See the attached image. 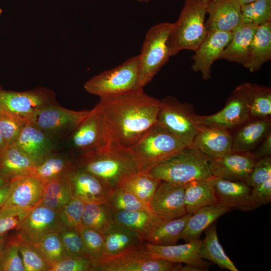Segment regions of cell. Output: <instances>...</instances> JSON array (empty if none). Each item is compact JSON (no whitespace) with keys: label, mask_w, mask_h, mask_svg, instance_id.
I'll return each mask as SVG.
<instances>
[{"label":"cell","mask_w":271,"mask_h":271,"mask_svg":"<svg viewBox=\"0 0 271 271\" xmlns=\"http://www.w3.org/2000/svg\"><path fill=\"white\" fill-rule=\"evenodd\" d=\"M97 104L105 143L131 148L157 122L160 101L143 89L101 97Z\"/></svg>","instance_id":"cell-1"},{"label":"cell","mask_w":271,"mask_h":271,"mask_svg":"<svg viewBox=\"0 0 271 271\" xmlns=\"http://www.w3.org/2000/svg\"><path fill=\"white\" fill-rule=\"evenodd\" d=\"M75 163L77 167L97 177L112 191L140 171L130 148L114 142L80 153Z\"/></svg>","instance_id":"cell-2"},{"label":"cell","mask_w":271,"mask_h":271,"mask_svg":"<svg viewBox=\"0 0 271 271\" xmlns=\"http://www.w3.org/2000/svg\"><path fill=\"white\" fill-rule=\"evenodd\" d=\"M207 4L203 0H185L178 20L172 23L168 38L170 56L187 50L195 51L205 39Z\"/></svg>","instance_id":"cell-3"},{"label":"cell","mask_w":271,"mask_h":271,"mask_svg":"<svg viewBox=\"0 0 271 271\" xmlns=\"http://www.w3.org/2000/svg\"><path fill=\"white\" fill-rule=\"evenodd\" d=\"M210 159L197 149L186 147L180 153L150 170L155 178L176 185L185 186L195 180L212 176Z\"/></svg>","instance_id":"cell-4"},{"label":"cell","mask_w":271,"mask_h":271,"mask_svg":"<svg viewBox=\"0 0 271 271\" xmlns=\"http://www.w3.org/2000/svg\"><path fill=\"white\" fill-rule=\"evenodd\" d=\"M186 147L157 122L130 149L139 164L140 171L149 172Z\"/></svg>","instance_id":"cell-5"},{"label":"cell","mask_w":271,"mask_h":271,"mask_svg":"<svg viewBox=\"0 0 271 271\" xmlns=\"http://www.w3.org/2000/svg\"><path fill=\"white\" fill-rule=\"evenodd\" d=\"M84 88L100 98L144 89L140 83L139 55L92 77L86 82Z\"/></svg>","instance_id":"cell-6"},{"label":"cell","mask_w":271,"mask_h":271,"mask_svg":"<svg viewBox=\"0 0 271 271\" xmlns=\"http://www.w3.org/2000/svg\"><path fill=\"white\" fill-rule=\"evenodd\" d=\"M185 265L151 256L143 245L92 262L91 271H184Z\"/></svg>","instance_id":"cell-7"},{"label":"cell","mask_w":271,"mask_h":271,"mask_svg":"<svg viewBox=\"0 0 271 271\" xmlns=\"http://www.w3.org/2000/svg\"><path fill=\"white\" fill-rule=\"evenodd\" d=\"M172 23H160L151 27L143 42L140 59V80L144 88L169 61L171 57L168 38Z\"/></svg>","instance_id":"cell-8"},{"label":"cell","mask_w":271,"mask_h":271,"mask_svg":"<svg viewBox=\"0 0 271 271\" xmlns=\"http://www.w3.org/2000/svg\"><path fill=\"white\" fill-rule=\"evenodd\" d=\"M157 123L163 126L186 147H192L199 126L195 120L193 107L168 96L160 99Z\"/></svg>","instance_id":"cell-9"},{"label":"cell","mask_w":271,"mask_h":271,"mask_svg":"<svg viewBox=\"0 0 271 271\" xmlns=\"http://www.w3.org/2000/svg\"><path fill=\"white\" fill-rule=\"evenodd\" d=\"M58 103L54 92L38 87L25 91L5 90L0 88V112L30 122L42 109Z\"/></svg>","instance_id":"cell-10"},{"label":"cell","mask_w":271,"mask_h":271,"mask_svg":"<svg viewBox=\"0 0 271 271\" xmlns=\"http://www.w3.org/2000/svg\"><path fill=\"white\" fill-rule=\"evenodd\" d=\"M90 111L73 110L61 107L58 103L53 104L40 110L30 123L57 142L69 136Z\"/></svg>","instance_id":"cell-11"},{"label":"cell","mask_w":271,"mask_h":271,"mask_svg":"<svg viewBox=\"0 0 271 271\" xmlns=\"http://www.w3.org/2000/svg\"><path fill=\"white\" fill-rule=\"evenodd\" d=\"M62 227L59 210L39 204L30 210L14 234L20 242L34 244L48 234L59 232Z\"/></svg>","instance_id":"cell-12"},{"label":"cell","mask_w":271,"mask_h":271,"mask_svg":"<svg viewBox=\"0 0 271 271\" xmlns=\"http://www.w3.org/2000/svg\"><path fill=\"white\" fill-rule=\"evenodd\" d=\"M250 117L242 84L233 90L221 110L209 115L196 114L195 120L198 126L227 129L245 122Z\"/></svg>","instance_id":"cell-13"},{"label":"cell","mask_w":271,"mask_h":271,"mask_svg":"<svg viewBox=\"0 0 271 271\" xmlns=\"http://www.w3.org/2000/svg\"><path fill=\"white\" fill-rule=\"evenodd\" d=\"M184 191L185 186L161 181L149 205L151 212L166 220L185 215Z\"/></svg>","instance_id":"cell-14"},{"label":"cell","mask_w":271,"mask_h":271,"mask_svg":"<svg viewBox=\"0 0 271 271\" xmlns=\"http://www.w3.org/2000/svg\"><path fill=\"white\" fill-rule=\"evenodd\" d=\"M201 243V240L196 239L179 245H159L147 242H144V245L153 258L184 264L198 271L207 270L209 269L208 262L199 256Z\"/></svg>","instance_id":"cell-15"},{"label":"cell","mask_w":271,"mask_h":271,"mask_svg":"<svg viewBox=\"0 0 271 271\" xmlns=\"http://www.w3.org/2000/svg\"><path fill=\"white\" fill-rule=\"evenodd\" d=\"M231 37L232 32L207 31L204 40L194 51L195 53L192 57L194 62L192 70L200 72L204 80L209 79L212 64L220 58Z\"/></svg>","instance_id":"cell-16"},{"label":"cell","mask_w":271,"mask_h":271,"mask_svg":"<svg viewBox=\"0 0 271 271\" xmlns=\"http://www.w3.org/2000/svg\"><path fill=\"white\" fill-rule=\"evenodd\" d=\"M210 180L213 186L217 203L230 210L250 211L255 209L251 188L242 181H230L212 176Z\"/></svg>","instance_id":"cell-17"},{"label":"cell","mask_w":271,"mask_h":271,"mask_svg":"<svg viewBox=\"0 0 271 271\" xmlns=\"http://www.w3.org/2000/svg\"><path fill=\"white\" fill-rule=\"evenodd\" d=\"M256 160L250 152H233L210 159L212 176L223 179L245 182Z\"/></svg>","instance_id":"cell-18"},{"label":"cell","mask_w":271,"mask_h":271,"mask_svg":"<svg viewBox=\"0 0 271 271\" xmlns=\"http://www.w3.org/2000/svg\"><path fill=\"white\" fill-rule=\"evenodd\" d=\"M68 178L72 197L85 203L106 202L112 192L97 177L76 165Z\"/></svg>","instance_id":"cell-19"},{"label":"cell","mask_w":271,"mask_h":271,"mask_svg":"<svg viewBox=\"0 0 271 271\" xmlns=\"http://www.w3.org/2000/svg\"><path fill=\"white\" fill-rule=\"evenodd\" d=\"M69 137L71 146L80 153L106 144L103 135L101 113L97 104Z\"/></svg>","instance_id":"cell-20"},{"label":"cell","mask_w":271,"mask_h":271,"mask_svg":"<svg viewBox=\"0 0 271 271\" xmlns=\"http://www.w3.org/2000/svg\"><path fill=\"white\" fill-rule=\"evenodd\" d=\"M207 31L232 32L242 24L241 6L236 0H212L207 3Z\"/></svg>","instance_id":"cell-21"},{"label":"cell","mask_w":271,"mask_h":271,"mask_svg":"<svg viewBox=\"0 0 271 271\" xmlns=\"http://www.w3.org/2000/svg\"><path fill=\"white\" fill-rule=\"evenodd\" d=\"M37 165L48 155L56 152V142L33 124L28 122L14 144Z\"/></svg>","instance_id":"cell-22"},{"label":"cell","mask_w":271,"mask_h":271,"mask_svg":"<svg viewBox=\"0 0 271 271\" xmlns=\"http://www.w3.org/2000/svg\"><path fill=\"white\" fill-rule=\"evenodd\" d=\"M232 141L226 129L199 126L192 147L209 159H215L232 152Z\"/></svg>","instance_id":"cell-23"},{"label":"cell","mask_w":271,"mask_h":271,"mask_svg":"<svg viewBox=\"0 0 271 271\" xmlns=\"http://www.w3.org/2000/svg\"><path fill=\"white\" fill-rule=\"evenodd\" d=\"M44 186L43 182L32 175L16 178L11 182L10 194L3 206L32 209L40 203Z\"/></svg>","instance_id":"cell-24"},{"label":"cell","mask_w":271,"mask_h":271,"mask_svg":"<svg viewBox=\"0 0 271 271\" xmlns=\"http://www.w3.org/2000/svg\"><path fill=\"white\" fill-rule=\"evenodd\" d=\"M230 210L226 206L219 203L196 210L189 216L181 233L180 239L186 242L199 239L203 232L218 218Z\"/></svg>","instance_id":"cell-25"},{"label":"cell","mask_w":271,"mask_h":271,"mask_svg":"<svg viewBox=\"0 0 271 271\" xmlns=\"http://www.w3.org/2000/svg\"><path fill=\"white\" fill-rule=\"evenodd\" d=\"M191 214L170 220L158 217L143 237V241L159 245L176 244Z\"/></svg>","instance_id":"cell-26"},{"label":"cell","mask_w":271,"mask_h":271,"mask_svg":"<svg viewBox=\"0 0 271 271\" xmlns=\"http://www.w3.org/2000/svg\"><path fill=\"white\" fill-rule=\"evenodd\" d=\"M102 234L104 240V256L116 255L141 246L144 242L138 233L114 222Z\"/></svg>","instance_id":"cell-27"},{"label":"cell","mask_w":271,"mask_h":271,"mask_svg":"<svg viewBox=\"0 0 271 271\" xmlns=\"http://www.w3.org/2000/svg\"><path fill=\"white\" fill-rule=\"evenodd\" d=\"M271 59V21L258 26L252 40L244 65L254 72Z\"/></svg>","instance_id":"cell-28"},{"label":"cell","mask_w":271,"mask_h":271,"mask_svg":"<svg viewBox=\"0 0 271 271\" xmlns=\"http://www.w3.org/2000/svg\"><path fill=\"white\" fill-rule=\"evenodd\" d=\"M36 164L15 145L7 146L0 153V174L13 180L31 175Z\"/></svg>","instance_id":"cell-29"},{"label":"cell","mask_w":271,"mask_h":271,"mask_svg":"<svg viewBox=\"0 0 271 271\" xmlns=\"http://www.w3.org/2000/svg\"><path fill=\"white\" fill-rule=\"evenodd\" d=\"M257 27L253 25L241 24L234 29L232 32L231 40L219 59L243 65Z\"/></svg>","instance_id":"cell-30"},{"label":"cell","mask_w":271,"mask_h":271,"mask_svg":"<svg viewBox=\"0 0 271 271\" xmlns=\"http://www.w3.org/2000/svg\"><path fill=\"white\" fill-rule=\"evenodd\" d=\"M75 166V160L55 152L37 164L31 175L45 184L54 179L67 176Z\"/></svg>","instance_id":"cell-31"},{"label":"cell","mask_w":271,"mask_h":271,"mask_svg":"<svg viewBox=\"0 0 271 271\" xmlns=\"http://www.w3.org/2000/svg\"><path fill=\"white\" fill-rule=\"evenodd\" d=\"M184 198L187 213H193L202 207L217 203L210 178L185 185Z\"/></svg>","instance_id":"cell-32"},{"label":"cell","mask_w":271,"mask_h":271,"mask_svg":"<svg viewBox=\"0 0 271 271\" xmlns=\"http://www.w3.org/2000/svg\"><path fill=\"white\" fill-rule=\"evenodd\" d=\"M204 231L205 238L201 240L199 249L200 257L214 263L221 269L238 271L219 242L215 224H211Z\"/></svg>","instance_id":"cell-33"},{"label":"cell","mask_w":271,"mask_h":271,"mask_svg":"<svg viewBox=\"0 0 271 271\" xmlns=\"http://www.w3.org/2000/svg\"><path fill=\"white\" fill-rule=\"evenodd\" d=\"M270 127L266 118L247 123L233 137L232 151L250 152L270 132Z\"/></svg>","instance_id":"cell-34"},{"label":"cell","mask_w":271,"mask_h":271,"mask_svg":"<svg viewBox=\"0 0 271 271\" xmlns=\"http://www.w3.org/2000/svg\"><path fill=\"white\" fill-rule=\"evenodd\" d=\"M68 176L50 180L44 184L40 204L60 210L72 198Z\"/></svg>","instance_id":"cell-35"},{"label":"cell","mask_w":271,"mask_h":271,"mask_svg":"<svg viewBox=\"0 0 271 271\" xmlns=\"http://www.w3.org/2000/svg\"><path fill=\"white\" fill-rule=\"evenodd\" d=\"M242 85L250 117L263 118L270 115V88L248 83Z\"/></svg>","instance_id":"cell-36"},{"label":"cell","mask_w":271,"mask_h":271,"mask_svg":"<svg viewBox=\"0 0 271 271\" xmlns=\"http://www.w3.org/2000/svg\"><path fill=\"white\" fill-rule=\"evenodd\" d=\"M113 212L114 223L135 231L142 239L158 217L149 210Z\"/></svg>","instance_id":"cell-37"},{"label":"cell","mask_w":271,"mask_h":271,"mask_svg":"<svg viewBox=\"0 0 271 271\" xmlns=\"http://www.w3.org/2000/svg\"><path fill=\"white\" fill-rule=\"evenodd\" d=\"M82 222L83 227L102 233L114 222L113 210L107 202L85 203Z\"/></svg>","instance_id":"cell-38"},{"label":"cell","mask_w":271,"mask_h":271,"mask_svg":"<svg viewBox=\"0 0 271 271\" xmlns=\"http://www.w3.org/2000/svg\"><path fill=\"white\" fill-rule=\"evenodd\" d=\"M161 181L149 172L140 171L127 179L121 187L149 205Z\"/></svg>","instance_id":"cell-39"},{"label":"cell","mask_w":271,"mask_h":271,"mask_svg":"<svg viewBox=\"0 0 271 271\" xmlns=\"http://www.w3.org/2000/svg\"><path fill=\"white\" fill-rule=\"evenodd\" d=\"M242 24L258 26L271 21V0H256L241 6Z\"/></svg>","instance_id":"cell-40"},{"label":"cell","mask_w":271,"mask_h":271,"mask_svg":"<svg viewBox=\"0 0 271 271\" xmlns=\"http://www.w3.org/2000/svg\"><path fill=\"white\" fill-rule=\"evenodd\" d=\"M107 203L113 211H151L148 205L142 202L133 194L122 187L112 191Z\"/></svg>","instance_id":"cell-41"},{"label":"cell","mask_w":271,"mask_h":271,"mask_svg":"<svg viewBox=\"0 0 271 271\" xmlns=\"http://www.w3.org/2000/svg\"><path fill=\"white\" fill-rule=\"evenodd\" d=\"M49 264L67 256L58 232H52L43 237L33 244Z\"/></svg>","instance_id":"cell-42"},{"label":"cell","mask_w":271,"mask_h":271,"mask_svg":"<svg viewBox=\"0 0 271 271\" xmlns=\"http://www.w3.org/2000/svg\"><path fill=\"white\" fill-rule=\"evenodd\" d=\"M84 256L92 262L104 256V240L102 233L83 227L80 231Z\"/></svg>","instance_id":"cell-43"},{"label":"cell","mask_w":271,"mask_h":271,"mask_svg":"<svg viewBox=\"0 0 271 271\" xmlns=\"http://www.w3.org/2000/svg\"><path fill=\"white\" fill-rule=\"evenodd\" d=\"M0 271H25L19 240L14 233L9 235L0 255Z\"/></svg>","instance_id":"cell-44"},{"label":"cell","mask_w":271,"mask_h":271,"mask_svg":"<svg viewBox=\"0 0 271 271\" xmlns=\"http://www.w3.org/2000/svg\"><path fill=\"white\" fill-rule=\"evenodd\" d=\"M85 203L80 199L72 197L71 200L59 210V218L63 227L80 231L83 227L82 215Z\"/></svg>","instance_id":"cell-45"},{"label":"cell","mask_w":271,"mask_h":271,"mask_svg":"<svg viewBox=\"0 0 271 271\" xmlns=\"http://www.w3.org/2000/svg\"><path fill=\"white\" fill-rule=\"evenodd\" d=\"M19 249L25 271H49V263L33 244L19 241Z\"/></svg>","instance_id":"cell-46"},{"label":"cell","mask_w":271,"mask_h":271,"mask_svg":"<svg viewBox=\"0 0 271 271\" xmlns=\"http://www.w3.org/2000/svg\"><path fill=\"white\" fill-rule=\"evenodd\" d=\"M32 209L3 206L0 208V235L8 233L19 227Z\"/></svg>","instance_id":"cell-47"},{"label":"cell","mask_w":271,"mask_h":271,"mask_svg":"<svg viewBox=\"0 0 271 271\" xmlns=\"http://www.w3.org/2000/svg\"><path fill=\"white\" fill-rule=\"evenodd\" d=\"M28 122L0 112V131L7 146L14 145L22 129Z\"/></svg>","instance_id":"cell-48"},{"label":"cell","mask_w":271,"mask_h":271,"mask_svg":"<svg viewBox=\"0 0 271 271\" xmlns=\"http://www.w3.org/2000/svg\"><path fill=\"white\" fill-rule=\"evenodd\" d=\"M58 233L67 256L84 257L82 240L79 231L63 227Z\"/></svg>","instance_id":"cell-49"},{"label":"cell","mask_w":271,"mask_h":271,"mask_svg":"<svg viewBox=\"0 0 271 271\" xmlns=\"http://www.w3.org/2000/svg\"><path fill=\"white\" fill-rule=\"evenodd\" d=\"M271 178V158L266 157L256 160L245 183L255 187Z\"/></svg>","instance_id":"cell-50"},{"label":"cell","mask_w":271,"mask_h":271,"mask_svg":"<svg viewBox=\"0 0 271 271\" xmlns=\"http://www.w3.org/2000/svg\"><path fill=\"white\" fill-rule=\"evenodd\" d=\"M92 262L85 257H66L50 264L49 271H91Z\"/></svg>","instance_id":"cell-51"},{"label":"cell","mask_w":271,"mask_h":271,"mask_svg":"<svg viewBox=\"0 0 271 271\" xmlns=\"http://www.w3.org/2000/svg\"><path fill=\"white\" fill-rule=\"evenodd\" d=\"M252 197L255 208L266 205L271 201V178L251 188Z\"/></svg>","instance_id":"cell-52"},{"label":"cell","mask_w":271,"mask_h":271,"mask_svg":"<svg viewBox=\"0 0 271 271\" xmlns=\"http://www.w3.org/2000/svg\"><path fill=\"white\" fill-rule=\"evenodd\" d=\"M271 154V132L270 131L265 137L264 140L261 147L254 154H253L256 160L270 157Z\"/></svg>","instance_id":"cell-53"},{"label":"cell","mask_w":271,"mask_h":271,"mask_svg":"<svg viewBox=\"0 0 271 271\" xmlns=\"http://www.w3.org/2000/svg\"><path fill=\"white\" fill-rule=\"evenodd\" d=\"M11 182L0 188V208L5 204L8 198L11 187Z\"/></svg>","instance_id":"cell-54"},{"label":"cell","mask_w":271,"mask_h":271,"mask_svg":"<svg viewBox=\"0 0 271 271\" xmlns=\"http://www.w3.org/2000/svg\"><path fill=\"white\" fill-rule=\"evenodd\" d=\"M8 234L0 235V255L8 238Z\"/></svg>","instance_id":"cell-55"},{"label":"cell","mask_w":271,"mask_h":271,"mask_svg":"<svg viewBox=\"0 0 271 271\" xmlns=\"http://www.w3.org/2000/svg\"><path fill=\"white\" fill-rule=\"evenodd\" d=\"M12 180L0 174V188L5 186Z\"/></svg>","instance_id":"cell-56"},{"label":"cell","mask_w":271,"mask_h":271,"mask_svg":"<svg viewBox=\"0 0 271 271\" xmlns=\"http://www.w3.org/2000/svg\"><path fill=\"white\" fill-rule=\"evenodd\" d=\"M7 147V146L0 131V153L3 151Z\"/></svg>","instance_id":"cell-57"},{"label":"cell","mask_w":271,"mask_h":271,"mask_svg":"<svg viewBox=\"0 0 271 271\" xmlns=\"http://www.w3.org/2000/svg\"><path fill=\"white\" fill-rule=\"evenodd\" d=\"M240 6L249 4L256 0H236Z\"/></svg>","instance_id":"cell-58"},{"label":"cell","mask_w":271,"mask_h":271,"mask_svg":"<svg viewBox=\"0 0 271 271\" xmlns=\"http://www.w3.org/2000/svg\"><path fill=\"white\" fill-rule=\"evenodd\" d=\"M137 2L140 3H148L150 2V0H136Z\"/></svg>","instance_id":"cell-59"},{"label":"cell","mask_w":271,"mask_h":271,"mask_svg":"<svg viewBox=\"0 0 271 271\" xmlns=\"http://www.w3.org/2000/svg\"><path fill=\"white\" fill-rule=\"evenodd\" d=\"M203 1L207 4L208 3L211 1L212 0H203Z\"/></svg>","instance_id":"cell-60"},{"label":"cell","mask_w":271,"mask_h":271,"mask_svg":"<svg viewBox=\"0 0 271 271\" xmlns=\"http://www.w3.org/2000/svg\"><path fill=\"white\" fill-rule=\"evenodd\" d=\"M2 13V9L0 8V15Z\"/></svg>","instance_id":"cell-61"}]
</instances>
